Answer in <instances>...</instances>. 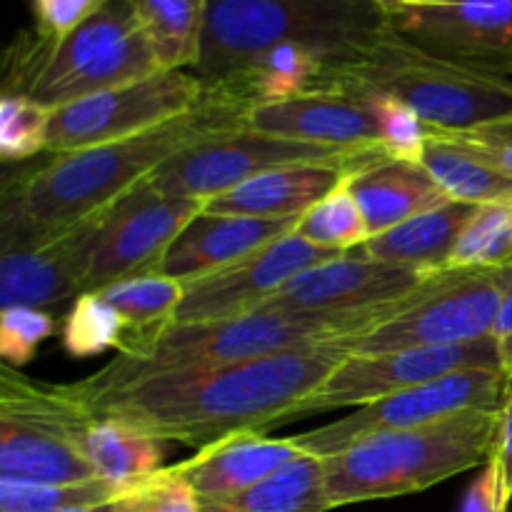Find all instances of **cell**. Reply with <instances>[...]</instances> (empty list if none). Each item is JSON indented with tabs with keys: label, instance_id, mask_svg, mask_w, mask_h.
I'll use <instances>...</instances> for the list:
<instances>
[{
	"label": "cell",
	"instance_id": "603a6c76",
	"mask_svg": "<svg viewBox=\"0 0 512 512\" xmlns=\"http://www.w3.org/2000/svg\"><path fill=\"white\" fill-rule=\"evenodd\" d=\"M348 188L363 210L370 238L450 200L433 175L413 160L385 158L365 165L348 175Z\"/></svg>",
	"mask_w": 512,
	"mask_h": 512
},
{
	"label": "cell",
	"instance_id": "5b68a950",
	"mask_svg": "<svg viewBox=\"0 0 512 512\" xmlns=\"http://www.w3.org/2000/svg\"><path fill=\"white\" fill-rule=\"evenodd\" d=\"M503 410H473L410 430L373 435L323 458L333 508L420 493L485 465L495 453Z\"/></svg>",
	"mask_w": 512,
	"mask_h": 512
},
{
	"label": "cell",
	"instance_id": "8fae6325",
	"mask_svg": "<svg viewBox=\"0 0 512 512\" xmlns=\"http://www.w3.org/2000/svg\"><path fill=\"white\" fill-rule=\"evenodd\" d=\"M208 85L188 70H158L148 78L103 90L53 110L48 153L63 155L133 138L193 113Z\"/></svg>",
	"mask_w": 512,
	"mask_h": 512
},
{
	"label": "cell",
	"instance_id": "7402d4cb",
	"mask_svg": "<svg viewBox=\"0 0 512 512\" xmlns=\"http://www.w3.org/2000/svg\"><path fill=\"white\" fill-rule=\"evenodd\" d=\"M298 455L303 450L293 438L240 435L198 450L195 458L178 463L175 470L188 480L198 500H213L260 483Z\"/></svg>",
	"mask_w": 512,
	"mask_h": 512
},
{
	"label": "cell",
	"instance_id": "52a82bcc",
	"mask_svg": "<svg viewBox=\"0 0 512 512\" xmlns=\"http://www.w3.org/2000/svg\"><path fill=\"white\" fill-rule=\"evenodd\" d=\"M323 93H378L400 100L433 130H470L512 115V80L435 58L393 33L363 53L330 60Z\"/></svg>",
	"mask_w": 512,
	"mask_h": 512
},
{
	"label": "cell",
	"instance_id": "4fadbf2b",
	"mask_svg": "<svg viewBox=\"0 0 512 512\" xmlns=\"http://www.w3.org/2000/svg\"><path fill=\"white\" fill-rule=\"evenodd\" d=\"M470 368L500 370L498 340L485 338L445 348H413L383 355H345L315 393L295 405L293 420L313 413L375 403L400 390Z\"/></svg>",
	"mask_w": 512,
	"mask_h": 512
},
{
	"label": "cell",
	"instance_id": "8992f818",
	"mask_svg": "<svg viewBox=\"0 0 512 512\" xmlns=\"http://www.w3.org/2000/svg\"><path fill=\"white\" fill-rule=\"evenodd\" d=\"M158 70L130 0H108L58 43L20 33L5 50L3 93L55 110Z\"/></svg>",
	"mask_w": 512,
	"mask_h": 512
},
{
	"label": "cell",
	"instance_id": "e575fe53",
	"mask_svg": "<svg viewBox=\"0 0 512 512\" xmlns=\"http://www.w3.org/2000/svg\"><path fill=\"white\" fill-rule=\"evenodd\" d=\"M53 110L25 95H0V158L5 163L48 153V130Z\"/></svg>",
	"mask_w": 512,
	"mask_h": 512
},
{
	"label": "cell",
	"instance_id": "7c38bea8",
	"mask_svg": "<svg viewBox=\"0 0 512 512\" xmlns=\"http://www.w3.org/2000/svg\"><path fill=\"white\" fill-rule=\"evenodd\" d=\"M508 393L510 383L503 370H458L363 405L348 418L295 435L293 443L315 458H330L373 435L420 428L473 410H503Z\"/></svg>",
	"mask_w": 512,
	"mask_h": 512
},
{
	"label": "cell",
	"instance_id": "484cf974",
	"mask_svg": "<svg viewBox=\"0 0 512 512\" xmlns=\"http://www.w3.org/2000/svg\"><path fill=\"white\" fill-rule=\"evenodd\" d=\"M203 512H328L323 458L303 453L260 483L225 498L200 500Z\"/></svg>",
	"mask_w": 512,
	"mask_h": 512
},
{
	"label": "cell",
	"instance_id": "b9f144b4",
	"mask_svg": "<svg viewBox=\"0 0 512 512\" xmlns=\"http://www.w3.org/2000/svg\"><path fill=\"white\" fill-rule=\"evenodd\" d=\"M495 463L500 465V475H503L505 498H512V385L510 393L505 398L503 413H500V428H498V443H495L493 453Z\"/></svg>",
	"mask_w": 512,
	"mask_h": 512
},
{
	"label": "cell",
	"instance_id": "5bb4252c",
	"mask_svg": "<svg viewBox=\"0 0 512 512\" xmlns=\"http://www.w3.org/2000/svg\"><path fill=\"white\" fill-rule=\"evenodd\" d=\"M205 210V200L168 198L143 180L115 200L95 243L83 293L110 288L158 270L185 225Z\"/></svg>",
	"mask_w": 512,
	"mask_h": 512
},
{
	"label": "cell",
	"instance_id": "e0dca14e",
	"mask_svg": "<svg viewBox=\"0 0 512 512\" xmlns=\"http://www.w3.org/2000/svg\"><path fill=\"white\" fill-rule=\"evenodd\" d=\"M110 208L113 205L88 215L45 243L3 253L0 305L53 310L68 300H78L83 295L90 258H93L95 243L108 220Z\"/></svg>",
	"mask_w": 512,
	"mask_h": 512
},
{
	"label": "cell",
	"instance_id": "d6a6232c",
	"mask_svg": "<svg viewBox=\"0 0 512 512\" xmlns=\"http://www.w3.org/2000/svg\"><path fill=\"white\" fill-rule=\"evenodd\" d=\"M512 265V205H480L460 235L448 270H493Z\"/></svg>",
	"mask_w": 512,
	"mask_h": 512
},
{
	"label": "cell",
	"instance_id": "f6af8a7d",
	"mask_svg": "<svg viewBox=\"0 0 512 512\" xmlns=\"http://www.w3.org/2000/svg\"><path fill=\"white\" fill-rule=\"evenodd\" d=\"M383 8H398V5H430V3H450V0H378Z\"/></svg>",
	"mask_w": 512,
	"mask_h": 512
},
{
	"label": "cell",
	"instance_id": "bcb514c9",
	"mask_svg": "<svg viewBox=\"0 0 512 512\" xmlns=\"http://www.w3.org/2000/svg\"><path fill=\"white\" fill-rule=\"evenodd\" d=\"M75 512H110V505H103V508H93V510H75Z\"/></svg>",
	"mask_w": 512,
	"mask_h": 512
},
{
	"label": "cell",
	"instance_id": "9a60e30c",
	"mask_svg": "<svg viewBox=\"0 0 512 512\" xmlns=\"http://www.w3.org/2000/svg\"><path fill=\"white\" fill-rule=\"evenodd\" d=\"M388 10L395 38L495 78H512V0H450Z\"/></svg>",
	"mask_w": 512,
	"mask_h": 512
},
{
	"label": "cell",
	"instance_id": "83f0119b",
	"mask_svg": "<svg viewBox=\"0 0 512 512\" xmlns=\"http://www.w3.org/2000/svg\"><path fill=\"white\" fill-rule=\"evenodd\" d=\"M130 8L160 70H195L208 0H130Z\"/></svg>",
	"mask_w": 512,
	"mask_h": 512
},
{
	"label": "cell",
	"instance_id": "7bdbcfd3",
	"mask_svg": "<svg viewBox=\"0 0 512 512\" xmlns=\"http://www.w3.org/2000/svg\"><path fill=\"white\" fill-rule=\"evenodd\" d=\"M510 333H512V265L508 270V293H505L503 305H500L498 320H495V328H493V338L503 340L508 338Z\"/></svg>",
	"mask_w": 512,
	"mask_h": 512
},
{
	"label": "cell",
	"instance_id": "d590c367",
	"mask_svg": "<svg viewBox=\"0 0 512 512\" xmlns=\"http://www.w3.org/2000/svg\"><path fill=\"white\" fill-rule=\"evenodd\" d=\"M360 98L368 100L375 120H378L380 148L393 160H413L420 163L425 140H428V125L420 120L413 108H408L400 100L388 98L378 93H360Z\"/></svg>",
	"mask_w": 512,
	"mask_h": 512
},
{
	"label": "cell",
	"instance_id": "9c48e42d",
	"mask_svg": "<svg viewBox=\"0 0 512 512\" xmlns=\"http://www.w3.org/2000/svg\"><path fill=\"white\" fill-rule=\"evenodd\" d=\"M508 268L445 270L420 288L395 318L353 338L335 340L343 355H383L413 348H445L493 338L508 293Z\"/></svg>",
	"mask_w": 512,
	"mask_h": 512
},
{
	"label": "cell",
	"instance_id": "2e32d148",
	"mask_svg": "<svg viewBox=\"0 0 512 512\" xmlns=\"http://www.w3.org/2000/svg\"><path fill=\"white\" fill-rule=\"evenodd\" d=\"M338 255L343 253L318 248L295 233L285 235L230 268L185 283L183 303L170 325L255 313L300 273L328 263Z\"/></svg>",
	"mask_w": 512,
	"mask_h": 512
},
{
	"label": "cell",
	"instance_id": "7a4b0ae2",
	"mask_svg": "<svg viewBox=\"0 0 512 512\" xmlns=\"http://www.w3.org/2000/svg\"><path fill=\"white\" fill-rule=\"evenodd\" d=\"M245 110L243 100L208 85L203 103L183 118L133 138L55 155L33 173L10 180L0 213L3 253L45 243L108 208L180 150L210 135L243 128Z\"/></svg>",
	"mask_w": 512,
	"mask_h": 512
},
{
	"label": "cell",
	"instance_id": "3957f363",
	"mask_svg": "<svg viewBox=\"0 0 512 512\" xmlns=\"http://www.w3.org/2000/svg\"><path fill=\"white\" fill-rule=\"evenodd\" d=\"M420 288L393 303L363 310H343V313L255 310V313L238 315V318L175 323L160 330L153 338L118 350V358L110 360L88 380L73 385L80 398L90 400L110 393V390L155 378V375L220 368V365L245 363V360L268 358V355L353 338V335L368 333L375 325H383L385 320L395 318L400 310L413 303Z\"/></svg>",
	"mask_w": 512,
	"mask_h": 512
},
{
	"label": "cell",
	"instance_id": "30bf717a",
	"mask_svg": "<svg viewBox=\"0 0 512 512\" xmlns=\"http://www.w3.org/2000/svg\"><path fill=\"white\" fill-rule=\"evenodd\" d=\"M388 155L378 150H343L328 145L298 143L238 128L228 133L210 135L160 165L150 175V185L168 198L213 200L268 170L300 163H345L365 168Z\"/></svg>",
	"mask_w": 512,
	"mask_h": 512
},
{
	"label": "cell",
	"instance_id": "f546056e",
	"mask_svg": "<svg viewBox=\"0 0 512 512\" xmlns=\"http://www.w3.org/2000/svg\"><path fill=\"white\" fill-rule=\"evenodd\" d=\"M95 293L103 295L123 318L125 338L118 348L123 350L128 345L140 343V340L153 338L173 323L175 313L183 303L185 283L150 273L123 280V283H115L110 288L95 290Z\"/></svg>",
	"mask_w": 512,
	"mask_h": 512
},
{
	"label": "cell",
	"instance_id": "ffe728a7",
	"mask_svg": "<svg viewBox=\"0 0 512 512\" xmlns=\"http://www.w3.org/2000/svg\"><path fill=\"white\" fill-rule=\"evenodd\" d=\"M298 220L245 218L203 210L185 225L155 273L180 283L205 278L290 235Z\"/></svg>",
	"mask_w": 512,
	"mask_h": 512
},
{
	"label": "cell",
	"instance_id": "6da1fadb",
	"mask_svg": "<svg viewBox=\"0 0 512 512\" xmlns=\"http://www.w3.org/2000/svg\"><path fill=\"white\" fill-rule=\"evenodd\" d=\"M343 358L325 343L220 368L155 375L83 400L98 418L203 450L290 423L295 405L315 393Z\"/></svg>",
	"mask_w": 512,
	"mask_h": 512
},
{
	"label": "cell",
	"instance_id": "f1b7e54d",
	"mask_svg": "<svg viewBox=\"0 0 512 512\" xmlns=\"http://www.w3.org/2000/svg\"><path fill=\"white\" fill-rule=\"evenodd\" d=\"M85 455L98 478L125 490L163 470L165 448L163 440H155L143 430L98 418L85 440Z\"/></svg>",
	"mask_w": 512,
	"mask_h": 512
},
{
	"label": "cell",
	"instance_id": "4dcf8cb0",
	"mask_svg": "<svg viewBox=\"0 0 512 512\" xmlns=\"http://www.w3.org/2000/svg\"><path fill=\"white\" fill-rule=\"evenodd\" d=\"M123 488L103 478L68 485H30L0 480V512H75L113 503Z\"/></svg>",
	"mask_w": 512,
	"mask_h": 512
},
{
	"label": "cell",
	"instance_id": "ee69618b",
	"mask_svg": "<svg viewBox=\"0 0 512 512\" xmlns=\"http://www.w3.org/2000/svg\"><path fill=\"white\" fill-rule=\"evenodd\" d=\"M498 350H500V370H503V375L512 385V333L508 338L498 340Z\"/></svg>",
	"mask_w": 512,
	"mask_h": 512
},
{
	"label": "cell",
	"instance_id": "4316f807",
	"mask_svg": "<svg viewBox=\"0 0 512 512\" xmlns=\"http://www.w3.org/2000/svg\"><path fill=\"white\" fill-rule=\"evenodd\" d=\"M420 165L450 200L470 205H512V180L493 163L440 130L428 128Z\"/></svg>",
	"mask_w": 512,
	"mask_h": 512
},
{
	"label": "cell",
	"instance_id": "74e56055",
	"mask_svg": "<svg viewBox=\"0 0 512 512\" xmlns=\"http://www.w3.org/2000/svg\"><path fill=\"white\" fill-rule=\"evenodd\" d=\"M55 323L48 310L38 308H3L0 313V355L3 363L23 368L35 358L40 343L53 335Z\"/></svg>",
	"mask_w": 512,
	"mask_h": 512
},
{
	"label": "cell",
	"instance_id": "1f68e13d",
	"mask_svg": "<svg viewBox=\"0 0 512 512\" xmlns=\"http://www.w3.org/2000/svg\"><path fill=\"white\" fill-rule=\"evenodd\" d=\"M293 233L305 238L308 243L318 245V248L338 250V253L360 248L370 238L363 210L355 203L348 180L340 188H335L328 198L315 203L298 220Z\"/></svg>",
	"mask_w": 512,
	"mask_h": 512
},
{
	"label": "cell",
	"instance_id": "d4e9b609",
	"mask_svg": "<svg viewBox=\"0 0 512 512\" xmlns=\"http://www.w3.org/2000/svg\"><path fill=\"white\" fill-rule=\"evenodd\" d=\"M330 58L320 50L300 43H280L250 60L238 75L215 88L228 90L245 105L295 98L305 93H323L325 70Z\"/></svg>",
	"mask_w": 512,
	"mask_h": 512
},
{
	"label": "cell",
	"instance_id": "cb8c5ba5",
	"mask_svg": "<svg viewBox=\"0 0 512 512\" xmlns=\"http://www.w3.org/2000/svg\"><path fill=\"white\" fill-rule=\"evenodd\" d=\"M480 205L448 200L440 208L405 220L360 245L370 258L403 265L418 273H445L460 235L475 218Z\"/></svg>",
	"mask_w": 512,
	"mask_h": 512
},
{
	"label": "cell",
	"instance_id": "ba28073f",
	"mask_svg": "<svg viewBox=\"0 0 512 512\" xmlns=\"http://www.w3.org/2000/svg\"><path fill=\"white\" fill-rule=\"evenodd\" d=\"M95 413L75 385H48L0 368V480L68 485L95 480L85 440Z\"/></svg>",
	"mask_w": 512,
	"mask_h": 512
},
{
	"label": "cell",
	"instance_id": "ac0fdd59",
	"mask_svg": "<svg viewBox=\"0 0 512 512\" xmlns=\"http://www.w3.org/2000/svg\"><path fill=\"white\" fill-rule=\"evenodd\" d=\"M430 275L435 273H418L403 265L385 263L355 248L300 273L260 310L343 313L375 308L415 293Z\"/></svg>",
	"mask_w": 512,
	"mask_h": 512
},
{
	"label": "cell",
	"instance_id": "277c9868",
	"mask_svg": "<svg viewBox=\"0 0 512 512\" xmlns=\"http://www.w3.org/2000/svg\"><path fill=\"white\" fill-rule=\"evenodd\" d=\"M388 33V10L378 0H208L203 50L193 73L205 85L225 83L280 43L308 45L330 60H345Z\"/></svg>",
	"mask_w": 512,
	"mask_h": 512
},
{
	"label": "cell",
	"instance_id": "44dd1931",
	"mask_svg": "<svg viewBox=\"0 0 512 512\" xmlns=\"http://www.w3.org/2000/svg\"><path fill=\"white\" fill-rule=\"evenodd\" d=\"M345 163H300L268 170L205 203V213L298 220L353 175Z\"/></svg>",
	"mask_w": 512,
	"mask_h": 512
},
{
	"label": "cell",
	"instance_id": "836d02e7",
	"mask_svg": "<svg viewBox=\"0 0 512 512\" xmlns=\"http://www.w3.org/2000/svg\"><path fill=\"white\" fill-rule=\"evenodd\" d=\"M125 323L100 293H83L70 308L63 325V345L73 358H93L120 348Z\"/></svg>",
	"mask_w": 512,
	"mask_h": 512
},
{
	"label": "cell",
	"instance_id": "f35d334b",
	"mask_svg": "<svg viewBox=\"0 0 512 512\" xmlns=\"http://www.w3.org/2000/svg\"><path fill=\"white\" fill-rule=\"evenodd\" d=\"M108 0H30L35 18V33L40 38L58 43L65 35L93 18Z\"/></svg>",
	"mask_w": 512,
	"mask_h": 512
},
{
	"label": "cell",
	"instance_id": "d6986e66",
	"mask_svg": "<svg viewBox=\"0 0 512 512\" xmlns=\"http://www.w3.org/2000/svg\"><path fill=\"white\" fill-rule=\"evenodd\" d=\"M243 128L298 143L385 153L368 100L350 93H305L255 103L245 110Z\"/></svg>",
	"mask_w": 512,
	"mask_h": 512
},
{
	"label": "cell",
	"instance_id": "ab89813d",
	"mask_svg": "<svg viewBox=\"0 0 512 512\" xmlns=\"http://www.w3.org/2000/svg\"><path fill=\"white\" fill-rule=\"evenodd\" d=\"M440 133L450 135L458 143L468 145L475 153L483 155L488 163H493L495 168L503 175H508L512 180V115L508 118L490 120V123L475 125L470 130H440Z\"/></svg>",
	"mask_w": 512,
	"mask_h": 512
},
{
	"label": "cell",
	"instance_id": "8d00e7d4",
	"mask_svg": "<svg viewBox=\"0 0 512 512\" xmlns=\"http://www.w3.org/2000/svg\"><path fill=\"white\" fill-rule=\"evenodd\" d=\"M110 512H203L188 480L173 468L158 470L150 478L125 488L110 503Z\"/></svg>",
	"mask_w": 512,
	"mask_h": 512
},
{
	"label": "cell",
	"instance_id": "60d3db41",
	"mask_svg": "<svg viewBox=\"0 0 512 512\" xmlns=\"http://www.w3.org/2000/svg\"><path fill=\"white\" fill-rule=\"evenodd\" d=\"M510 500L505 498L503 475H500V465L495 458H490L483 465L480 478L470 485L468 495H465L463 512H508Z\"/></svg>",
	"mask_w": 512,
	"mask_h": 512
}]
</instances>
